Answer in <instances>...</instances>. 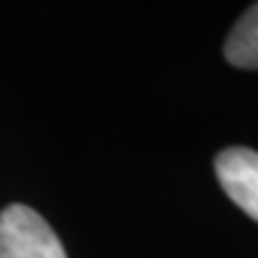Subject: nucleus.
<instances>
[{"mask_svg":"<svg viewBox=\"0 0 258 258\" xmlns=\"http://www.w3.org/2000/svg\"><path fill=\"white\" fill-rule=\"evenodd\" d=\"M216 177L229 201L258 221V153L250 148H227L216 156Z\"/></svg>","mask_w":258,"mask_h":258,"instance_id":"nucleus-2","label":"nucleus"},{"mask_svg":"<svg viewBox=\"0 0 258 258\" xmlns=\"http://www.w3.org/2000/svg\"><path fill=\"white\" fill-rule=\"evenodd\" d=\"M224 58L237 69H258V3H253L232 27Z\"/></svg>","mask_w":258,"mask_h":258,"instance_id":"nucleus-3","label":"nucleus"},{"mask_svg":"<svg viewBox=\"0 0 258 258\" xmlns=\"http://www.w3.org/2000/svg\"><path fill=\"white\" fill-rule=\"evenodd\" d=\"M0 258H66V250L37 211L14 203L0 211Z\"/></svg>","mask_w":258,"mask_h":258,"instance_id":"nucleus-1","label":"nucleus"}]
</instances>
